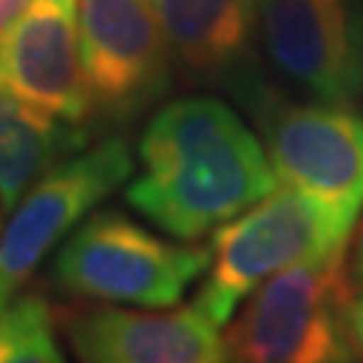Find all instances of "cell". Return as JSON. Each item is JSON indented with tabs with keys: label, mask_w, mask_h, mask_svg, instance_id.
I'll return each mask as SVG.
<instances>
[{
	"label": "cell",
	"mask_w": 363,
	"mask_h": 363,
	"mask_svg": "<svg viewBox=\"0 0 363 363\" xmlns=\"http://www.w3.org/2000/svg\"><path fill=\"white\" fill-rule=\"evenodd\" d=\"M33 0H0V37L13 28V21L25 13Z\"/></svg>",
	"instance_id": "16"
},
{
	"label": "cell",
	"mask_w": 363,
	"mask_h": 363,
	"mask_svg": "<svg viewBox=\"0 0 363 363\" xmlns=\"http://www.w3.org/2000/svg\"><path fill=\"white\" fill-rule=\"evenodd\" d=\"M173 61L203 82L248 94L260 79L252 64L257 0H152Z\"/></svg>",
	"instance_id": "11"
},
{
	"label": "cell",
	"mask_w": 363,
	"mask_h": 363,
	"mask_svg": "<svg viewBox=\"0 0 363 363\" xmlns=\"http://www.w3.org/2000/svg\"><path fill=\"white\" fill-rule=\"evenodd\" d=\"M0 91L85 121L91 94L79 55L76 0H33L0 37Z\"/></svg>",
	"instance_id": "10"
},
{
	"label": "cell",
	"mask_w": 363,
	"mask_h": 363,
	"mask_svg": "<svg viewBox=\"0 0 363 363\" xmlns=\"http://www.w3.org/2000/svg\"><path fill=\"white\" fill-rule=\"evenodd\" d=\"M85 143L82 121L61 118L0 91V206L13 212L49 169L82 152Z\"/></svg>",
	"instance_id": "12"
},
{
	"label": "cell",
	"mask_w": 363,
	"mask_h": 363,
	"mask_svg": "<svg viewBox=\"0 0 363 363\" xmlns=\"http://www.w3.org/2000/svg\"><path fill=\"white\" fill-rule=\"evenodd\" d=\"M245 104L264 128L276 176L351 236L363 215V116L336 104H285L257 85Z\"/></svg>",
	"instance_id": "5"
},
{
	"label": "cell",
	"mask_w": 363,
	"mask_h": 363,
	"mask_svg": "<svg viewBox=\"0 0 363 363\" xmlns=\"http://www.w3.org/2000/svg\"><path fill=\"white\" fill-rule=\"evenodd\" d=\"M345 242L348 236L318 203L291 185L276 188L236 218L215 227L209 267L194 306L224 327L267 279L300 260L333 255Z\"/></svg>",
	"instance_id": "4"
},
{
	"label": "cell",
	"mask_w": 363,
	"mask_h": 363,
	"mask_svg": "<svg viewBox=\"0 0 363 363\" xmlns=\"http://www.w3.org/2000/svg\"><path fill=\"white\" fill-rule=\"evenodd\" d=\"M133 176L130 145L109 136L49 169L13 209L0 233V303L30 281L70 230Z\"/></svg>",
	"instance_id": "6"
},
{
	"label": "cell",
	"mask_w": 363,
	"mask_h": 363,
	"mask_svg": "<svg viewBox=\"0 0 363 363\" xmlns=\"http://www.w3.org/2000/svg\"><path fill=\"white\" fill-rule=\"evenodd\" d=\"M351 276L345 248L300 260L248 294L227 330V354L245 363L354 360L345 327Z\"/></svg>",
	"instance_id": "3"
},
{
	"label": "cell",
	"mask_w": 363,
	"mask_h": 363,
	"mask_svg": "<svg viewBox=\"0 0 363 363\" xmlns=\"http://www.w3.org/2000/svg\"><path fill=\"white\" fill-rule=\"evenodd\" d=\"M0 215H4V206H0Z\"/></svg>",
	"instance_id": "17"
},
{
	"label": "cell",
	"mask_w": 363,
	"mask_h": 363,
	"mask_svg": "<svg viewBox=\"0 0 363 363\" xmlns=\"http://www.w3.org/2000/svg\"><path fill=\"white\" fill-rule=\"evenodd\" d=\"M345 327H348L351 345H354V354L363 357V294H351V297H348Z\"/></svg>",
	"instance_id": "14"
},
{
	"label": "cell",
	"mask_w": 363,
	"mask_h": 363,
	"mask_svg": "<svg viewBox=\"0 0 363 363\" xmlns=\"http://www.w3.org/2000/svg\"><path fill=\"white\" fill-rule=\"evenodd\" d=\"M257 40L269 67L315 104L363 94L360 0H257Z\"/></svg>",
	"instance_id": "7"
},
{
	"label": "cell",
	"mask_w": 363,
	"mask_h": 363,
	"mask_svg": "<svg viewBox=\"0 0 363 363\" xmlns=\"http://www.w3.org/2000/svg\"><path fill=\"white\" fill-rule=\"evenodd\" d=\"M124 200L173 240H200L279 188L267 145L218 97L191 94L155 112L136 145Z\"/></svg>",
	"instance_id": "1"
},
{
	"label": "cell",
	"mask_w": 363,
	"mask_h": 363,
	"mask_svg": "<svg viewBox=\"0 0 363 363\" xmlns=\"http://www.w3.org/2000/svg\"><path fill=\"white\" fill-rule=\"evenodd\" d=\"M209 267V245L167 240L121 209H94L55 248L49 279L85 303L169 309Z\"/></svg>",
	"instance_id": "2"
},
{
	"label": "cell",
	"mask_w": 363,
	"mask_h": 363,
	"mask_svg": "<svg viewBox=\"0 0 363 363\" xmlns=\"http://www.w3.org/2000/svg\"><path fill=\"white\" fill-rule=\"evenodd\" d=\"M61 333L88 363H221L230 360L227 339L212 318L191 309L133 312L94 306L61 315Z\"/></svg>",
	"instance_id": "9"
},
{
	"label": "cell",
	"mask_w": 363,
	"mask_h": 363,
	"mask_svg": "<svg viewBox=\"0 0 363 363\" xmlns=\"http://www.w3.org/2000/svg\"><path fill=\"white\" fill-rule=\"evenodd\" d=\"M91 106L133 116L169 91V45L152 0H76Z\"/></svg>",
	"instance_id": "8"
},
{
	"label": "cell",
	"mask_w": 363,
	"mask_h": 363,
	"mask_svg": "<svg viewBox=\"0 0 363 363\" xmlns=\"http://www.w3.org/2000/svg\"><path fill=\"white\" fill-rule=\"evenodd\" d=\"M348 276H351V285L363 291V215H360V230H357L354 252H351V260H348Z\"/></svg>",
	"instance_id": "15"
},
{
	"label": "cell",
	"mask_w": 363,
	"mask_h": 363,
	"mask_svg": "<svg viewBox=\"0 0 363 363\" xmlns=\"http://www.w3.org/2000/svg\"><path fill=\"white\" fill-rule=\"evenodd\" d=\"M52 306L40 294H13L0 303V363H61Z\"/></svg>",
	"instance_id": "13"
}]
</instances>
